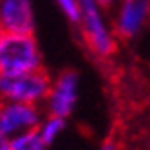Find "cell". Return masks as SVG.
<instances>
[{"label":"cell","mask_w":150,"mask_h":150,"mask_svg":"<svg viewBox=\"0 0 150 150\" xmlns=\"http://www.w3.org/2000/svg\"><path fill=\"white\" fill-rule=\"evenodd\" d=\"M79 27L84 38V43L88 45L89 52L95 54L100 59H109L116 50V34L109 23L105 9L100 7L97 0H79Z\"/></svg>","instance_id":"cell-1"},{"label":"cell","mask_w":150,"mask_h":150,"mask_svg":"<svg viewBox=\"0 0 150 150\" xmlns=\"http://www.w3.org/2000/svg\"><path fill=\"white\" fill-rule=\"evenodd\" d=\"M41 66L43 54L34 34L4 32L0 36V73H23Z\"/></svg>","instance_id":"cell-2"},{"label":"cell","mask_w":150,"mask_h":150,"mask_svg":"<svg viewBox=\"0 0 150 150\" xmlns=\"http://www.w3.org/2000/svg\"><path fill=\"white\" fill-rule=\"evenodd\" d=\"M52 77L43 70L0 73V100L41 105L48 95Z\"/></svg>","instance_id":"cell-3"},{"label":"cell","mask_w":150,"mask_h":150,"mask_svg":"<svg viewBox=\"0 0 150 150\" xmlns=\"http://www.w3.org/2000/svg\"><path fill=\"white\" fill-rule=\"evenodd\" d=\"M81 93V77L75 70H64L55 77L50 84L48 95L45 98L47 115H55L61 118H68L73 115L79 104Z\"/></svg>","instance_id":"cell-4"},{"label":"cell","mask_w":150,"mask_h":150,"mask_svg":"<svg viewBox=\"0 0 150 150\" xmlns=\"http://www.w3.org/2000/svg\"><path fill=\"white\" fill-rule=\"evenodd\" d=\"M41 118L43 112L40 105L0 100V132L7 138L36 129Z\"/></svg>","instance_id":"cell-5"},{"label":"cell","mask_w":150,"mask_h":150,"mask_svg":"<svg viewBox=\"0 0 150 150\" xmlns=\"http://www.w3.org/2000/svg\"><path fill=\"white\" fill-rule=\"evenodd\" d=\"M150 20V0H122L115 7L112 29L116 38L132 40Z\"/></svg>","instance_id":"cell-6"},{"label":"cell","mask_w":150,"mask_h":150,"mask_svg":"<svg viewBox=\"0 0 150 150\" xmlns=\"http://www.w3.org/2000/svg\"><path fill=\"white\" fill-rule=\"evenodd\" d=\"M0 29L14 34H32L36 29L32 0H0Z\"/></svg>","instance_id":"cell-7"},{"label":"cell","mask_w":150,"mask_h":150,"mask_svg":"<svg viewBox=\"0 0 150 150\" xmlns=\"http://www.w3.org/2000/svg\"><path fill=\"white\" fill-rule=\"evenodd\" d=\"M36 130L47 145H52V143L57 141L63 136V132L66 130V118L55 116V115H47L38 123Z\"/></svg>","instance_id":"cell-8"},{"label":"cell","mask_w":150,"mask_h":150,"mask_svg":"<svg viewBox=\"0 0 150 150\" xmlns=\"http://www.w3.org/2000/svg\"><path fill=\"white\" fill-rule=\"evenodd\" d=\"M11 150H47V143L41 139V136L38 134L36 129L20 132L13 138H9Z\"/></svg>","instance_id":"cell-9"},{"label":"cell","mask_w":150,"mask_h":150,"mask_svg":"<svg viewBox=\"0 0 150 150\" xmlns=\"http://www.w3.org/2000/svg\"><path fill=\"white\" fill-rule=\"evenodd\" d=\"M55 4H57L59 11L64 14V18L73 23V25H77L79 23V18H81V9H79V0H54Z\"/></svg>","instance_id":"cell-10"},{"label":"cell","mask_w":150,"mask_h":150,"mask_svg":"<svg viewBox=\"0 0 150 150\" xmlns=\"http://www.w3.org/2000/svg\"><path fill=\"white\" fill-rule=\"evenodd\" d=\"M97 2L100 4V7L102 9H115L122 0H97Z\"/></svg>","instance_id":"cell-11"},{"label":"cell","mask_w":150,"mask_h":150,"mask_svg":"<svg viewBox=\"0 0 150 150\" xmlns=\"http://www.w3.org/2000/svg\"><path fill=\"white\" fill-rule=\"evenodd\" d=\"M0 150H11V145H9V138L4 136L0 132Z\"/></svg>","instance_id":"cell-12"},{"label":"cell","mask_w":150,"mask_h":150,"mask_svg":"<svg viewBox=\"0 0 150 150\" xmlns=\"http://www.w3.org/2000/svg\"><path fill=\"white\" fill-rule=\"evenodd\" d=\"M100 150H116V148H115V145H112V143H105V145L100 146Z\"/></svg>","instance_id":"cell-13"},{"label":"cell","mask_w":150,"mask_h":150,"mask_svg":"<svg viewBox=\"0 0 150 150\" xmlns=\"http://www.w3.org/2000/svg\"><path fill=\"white\" fill-rule=\"evenodd\" d=\"M2 34H4V30H2V29H0V36H2Z\"/></svg>","instance_id":"cell-14"}]
</instances>
